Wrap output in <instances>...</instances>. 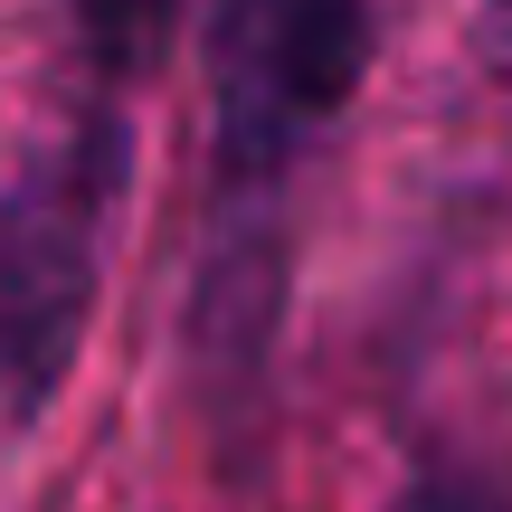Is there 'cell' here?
Instances as JSON below:
<instances>
[{
	"mask_svg": "<svg viewBox=\"0 0 512 512\" xmlns=\"http://www.w3.org/2000/svg\"><path fill=\"white\" fill-rule=\"evenodd\" d=\"M370 67V0H219L209 86H219V190H209L200 342L209 361H256L285 266V190L323 124Z\"/></svg>",
	"mask_w": 512,
	"mask_h": 512,
	"instance_id": "cell-1",
	"label": "cell"
},
{
	"mask_svg": "<svg viewBox=\"0 0 512 512\" xmlns=\"http://www.w3.org/2000/svg\"><path fill=\"white\" fill-rule=\"evenodd\" d=\"M133 181V124L114 105L76 114L0 190V408L38 418L67 389L76 342L95 323L105 238Z\"/></svg>",
	"mask_w": 512,
	"mask_h": 512,
	"instance_id": "cell-2",
	"label": "cell"
},
{
	"mask_svg": "<svg viewBox=\"0 0 512 512\" xmlns=\"http://www.w3.org/2000/svg\"><path fill=\"white\" fill-rule=\"evenodd\" d=\"M67 10H76V29H86L105 76H143V67H162L181 0H67Z\"/></svg>",
	"mask_w": 512,
	"mask_h": 512,
	"instance_id": "cell-3",
	"label": "cell"
},
{
	"mask_svg": "<svg viewBox=\"0 0 512 512\" xmlns=\"http://www.w3.org/2000/svg\"><path fill=\"white\" fill-rule=\"evenodd\" d=\"M389 512H512V475L484 456H437L418 484H399Z\"/></svg>",
	"mask_w": 512,
	"mask_h": 512,
	"instance_id": "cell-4",
	"label": "cell"
},
{
	"mask_svg": "<svg viewBox=\"0 0 512 512\" xmlns=\"http://www.w3.org/2000/svg\"><path fill=\"white\" fill-rule=\"evenodd\" d=\"M503 10H512V0H503Z\"/></svg>",
	"mask_w": 512,
	"mask_h": 512,
	"instance_id": "cell-5",
	"label": "cell"
}]
</instances>
